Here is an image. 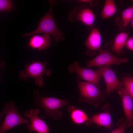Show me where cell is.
Returning a JSON list of instances; mask_svg holds the SVG:
<instances>
[{"label":"cell","instance_id":"8","mask_svg":"<svg viewBox=\"0 0 133 133\" xmlns=\"http://www.w3.org/2000/svg\"><path fill=\"white\" fill-rule=\"evenodd\" d=\"M68 18L70 21H80L86 25L91 26L95 22V16L90 8L81 5L74 8L68 14Z\"/></svg>","mask_w":133,"mask_h":133},{"label":"cell","instance_id":"19","mask_svg":"<svg viewBox=\"0 0 133 133\" xmlns=\"http://www.w3.org/2000/svg\"><path fill=\"white\" fill-rule=\"evenodd\" d=\"M122 82L124 88L133 101V77L124 76Z\"/></svg>","mask_w":133,"mask_h":133},{"label":"cell","instance_id":"5","mask_svg":"<svg viewBox=\"0 0 133 133\" xmlns=\"http://www.w3.org/2000/svg\"><path fill=\"white\" fill-rule=\"evenodd\" d=\"M49 63L46 61L43 62L34 61L31 64L25 65V70H21L19 76L20 79L25 80L28 78L35 79L36 83L39 86H44L43 76L46 75L50 76L51 74V70L50 69H46V65Z\"/></svg>","mask_w":133,"mask_h":133},{"label":"cell","instance_id":"1","mask_svg":"<svg viewBox=\"0 0 133 133\" xmlns=\"http://www.w3.org/2000/svg\"><path fill=\"white\" fill-rule=\"evenodd\" d=\"M33 98L35 105L44 111L43 117L54 120H61L63 113L60 109L66 106H69L70 102L65 99L54 97H46L40 94L39 90L33 91Z\"/></svg>","mask_w":133,"mask_h":133},{"label":"cell","instance_id":"24","mask_svg":"<svg viewBox=\"0 0 133 133\" xmlns=\"http://www.w3.org/2000/svg\"><path fill=\"white\" fill-rule=\"evenodd\" d=\"M131 25L132 27L133 28V17L131 22Z\"/></svg>","mask_w":133,"mask_h":133},{"label":"cell","instance_id":"7","mask_svg":"<svg viewBox=\"0 0 133 133\" xmlns=\"http://www.w3.org/2000/svg\"><path fill=\"white\" fill-rule=\"evenodd\" d=\"M99 54L93 59L87 61L86 67H97L111 65H119L129 61L126 58H120L116 56L107 50H104L101 48L99 50Z\"/></svg>","mask_w":133,"mask_h":133},{"label":"cell","instance_id":"16","mask_svg":"<svg viewBox=\"0 0 133 133\" xmlns=\"http://www.w3.org/2000/svg\"><path fill=\"white\" fill-rule=\"evenodd\" d=\"M133 17V6H132L122 12L121 16L116 19L115 23L120 30L125 31Z\"/></svg>","mask_w":133,"mask_h":133},{"label":"cell","instance_id":"13","mask_svg":"<svg viewBox=\"0 0 133 133\" xmlns=\"http://www.w3.org/2000/svg\"><path fill=\"white\" fill-rule=\"evenodd\" d=\"M112 108L110 104L107 103L104 105L103 108L104 110L103 112L96 114L92 116L91 119L92 123L111 129L114 125L112 121L111 114Z\"/></svg>","mask_w":133,"mask_h":133},{"label":"cell","instance_id":"12","mask_svg":"<svg viewBox=\"0 0 133 133\" xmlns=\"http://www.w3.org/2000/svg\"><path fill=\"white\" fill-rule=\"evenodd\" d=\"M102 42V36L99 30L95 28L92 29L85 43L87 48L86 54L90 56L93 55L95 51L101 48Z\"/></svg>","mask_w":133,"mask_h":133},{"label":"cell","instance_id":"14","mask_svg":"<svg viewBox=\"0 0 133 133\" xmlns=\"http://www.w3.org/2000/svg\"><path fill=\"white\" fill-rule=\"evenodd\" d=\"M51 41L50 35L49 34L43 33L42 35L35 34L29 39L27 46L33 49L43 50L50 47Z\"/></svg>","mask_w":133,"mask_h":133},{"label":"cell","instance_id":"3","mask_svg":"<svg viewBox=\"0 0 133 133\" xmlns=\"http://www.w3.org/2000/svg\"><path fill=\"white\" fill-rule=\"evenodd\" d=\"M77 83L79 90V102H84L98 107L107 96L106 93L99 89L94 85L81 81L77 77Z\"/></svg>","mask_w":133,"mask_h":133},{"label":"cell","instance_id":"18","mask_svg":"<svg viewBox=\"0 0 133 133\" xmlns=\"http://www.w3.org/2000/svg\"><path fill=\"white\" fill-rule=\"evenodd\" d=\"M115 1L113 0H105L101 15L102 20L111 17L118 11Z\"/></svg>","mask_w":133,"mask_h":133},{"label":"cell","instance_id":"9","mask_svg":"<svg viewBox=\"0 0 133 133\" xmlns=\"http://www.w3.org/2000/svg\"><path fill=\"white\" fill-rule=\"evenodd\" d=\"M40 112L38 109H31L25 112V116L30 119V121L29 123L26 124L29 131L37 133H51L47 124L39 117Z\"/></svg>","mask_w":133,"mask_h":133},{"label":"cell","instance_id":"20","mask_svg":"<svg viewBox=\"0 0 133 133\" xmlns=\"http://www.w3.org/2000/svg\"><path fill=\"white\" fill-rule=\"evenodd\" d=\"M117 125L118 127L111 133H125V129L128 128L126 119L125 118H121Z\"/></svg>","mask_w":133,"mask_h":133},{"label":"cell","instance_id":"10","mask_svg":"<svg viewBox=\"0 0 133 133\" xmlns=\"http://www.w3.org/2000/svg\"><path fill=\"white\" fill-rule=\"evenodd\" d=\"M110 66L107 65L97 67L101 71L106 84L107 96L114 91L123 87V85L122 82L118 79Z\"/></svg>","mask_w":133,"mask_h":133},{"label":"cell","instance_id":"21","mask_svg":"<svg viewBox=\"0 0 133 133\" xmlns=\"http://www.w3.org/2000/svg\"><path fill=\"white\" fill-rule=\"evenodd\" d=\"M14 8L13 2L9 0H0V11H11Z\"/></svg>","mask_w":133,"mask_h":133},{"label":"cell","instance_id":"4","mask_svg":"<svg viewBox=\"0 0 133 133\" xmlns=\"http://www.w3.org/2000/svg\"><path fill=\"white\" fill-rule=\"evenodd\" d=\"M19 108L13 100L8 102L2 108L3 113L6 115L0 128V133L7 131L18 125L29 123L30 121L24 118L19 113Z\"/></svg>","mask_w":133,"mask_h":133},{"label":"cell","instance_id":"15","mask_svg":"<svg viewBox=\"0 0 133 133\" xmlns=\"http://www.w3.org/2000/svg\"><path fill=\"white\" fill-rule=\"evenodd\" d=\"M67 111L70 113V117L72 121L77 125L85 124L89 125L92 123L91 118L82 110L73 106H69Z\"/></svg>","mask_w":133,"mask_h":133},{"label":"cell","instance_id":"6","mask_svg":"<svg viewBox=\"0 0 133 133\" xmlns=\"http://www.w3.org/2000/svg\"><path fill=\"white\" fill-rule=\"evenodd\" d=\"M68 69L70 73H76L79 78L94 85L101 90L100 80L102 76L101 71L99 69L93 70L83 68L80 66L78 62L76 61L69 65Z\"/></svg>","mask_w":133,"mask_h":133},{"label":"cell","instance_id":"11","mask_svg":"<svg viewBox=\"0 0 133 133\" xmlns=\"http://www.w3.org/2000/svg\"><path fill=\"white\" fill-rule=\"evenodd\" d=\"M118 92L122 98L123 107L128 127H133V101L124 87L118 89Z\"/></svg>","mask_w":133,"mask_h":133},{"label":"cell","instance_id":"17","mask_svg":"<svg viewBox=\"0 0 133 133\" xmlns=\"http://www.w3.org/2000/svg\"><path fill=\"white\" fill-rule=\"evenodd\" d=\"M129 34L125 31H122L115 37L111 50L117 56L121 55L123 50L128 38Z\"/></svg>","mask_w":133,"mask_h":133},{"label":"cell","instance_id":"2","mask_svg":"<svg viewBox=\"0 0 133 133\" xmlns=\"http://www.w3.org/2000/svg\"><path fill=\"white\" fill-rule=\"evenodd\" d=\"M50 4L47 13L41 18L37 28L33 32L23 35L22 37H25L37 34L48 33L52 36L56 42L64 41L65 37L64 33L61 31L57 26L53 16V6L58 3L55 0H49Z\"/></svg>","mask_w":133,"mask_h":133},{"label":"cell","instance_id":"23","mask_svg":"<svg viewBox=\"0 0 133 133\" xmlns=\"http://www.w3.org/2000/svg\"><path fill=\"white\" fill-rule=\"evenodd\" d=\"M125 46L129 50L133 51V37L128 38L126 41Z\"/></svg>","mask_w":133,"mask_h":133},{"label":"cell","instance_id":"22","mask_svg":"<svg viewBox=\"0 0 133 133\" xmlns=\"http://www.w3.org/2000/svg\"><path fill=\"white\" fill-rule=\"evenodd\" d=\"M78 1L79 3L88 4L90 6L92 7L97 5L98 4V1L94 0H79Z\"/></svg>","mask_w":133,"mask_h":133}]
</instances>
